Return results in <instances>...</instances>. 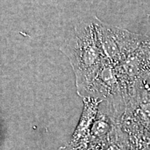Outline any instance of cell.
<instances>
[{"mask_svg": "<svg viewBox=\"0 0 150 150\" xmlns=\"http://www.w3.org/2000/svg\"><path fill=\"white\" fill-rule=\"evenodd\" d=\"M96 26L101 51L115 64H122L150 38V35L110 27L99 21Z\"/></svg>", "mask_w": 150, "mask_h": 150, "instance_id": "6da1fadb", "label": "cell"}, {"mask_svg": "<svg viewBox=\"0 0 150 150\" xmlns=\"http://www.w3.org/2000/svg\"><path fill=\"white\" fill-rule=\"evenodd\" d=\"M125 79L134 85L150 76V38L121 64Z\"/></svg>", "mask_w": 150, "mask_h": 150, "instance_id": "7a4b0ae2", "label": "cell"}, {"mask_svg": "<svg viewBox=\"0 0 150 150\" xmlns=\"http://www.w3.org/2000/svg\"><path fill=\"white\" fill-rule=\"evenodd\" d=\"M134 96L136 95H134ZM136 97H137L136 96ZM137 101L140 102L138 106H137V110L138 111V117L144 125L150 129V101H145L140 99L137 97Z\"/></svg>", "mask_w": 150, "mask_h": 150, "instance_id": "3957f363", "label": "cell"}, {"mask_svg": "<svg viewBox=\"0 0 150 150\" xmlns=\"http://www.w3.org/2000/svg\"><path fill=\"white\" fill-rule=\"evenodd\" d=\"M146 80H148V81H150V76H149V77H148ZM149 83H150V82H149Z\"/></svg>", "mask_w": 150, "mask_h": 150, "instance_id": "277c9868", "label": "cell"}]
</instances>
